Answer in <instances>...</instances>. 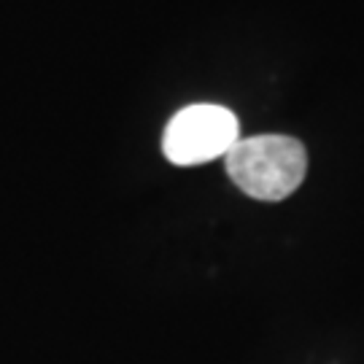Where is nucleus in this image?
Returning a JSON list of instances; mask_svg holds the SVG:
<instances>
[{
  "instance_id": "obj_2",
  "label": "nucleus",
  "mask_w": 364,
  "mask_h": 364,
  "mask_svg": "<svg viewBox=\"0 0 364 364\" xmlns=\"http://www.w3.org/2000/svg\"><path fill=\"white\" fill-rule=\"evenodd\" d=\"M237 141V119L230 108L197 103L170 119L162 149L173 165H200L227 154Z\"/></svg>"
},
{
  "instance_id": "obj_1",
  "label": "nucleus",
  "mask_w": 364,
  "mask_h": 364,
  "mask_svg": "<svg viewBox=\"0 0 364 364\" xmlns=\"http://www.w3.org/2000/svg\"><path fill=\"white\" fill-rule=\"evenodd\" d=\"M227 173L240 192L257 200H284L297 189L308 154L297 138L289 135H257L246 138L227 151Z\"/></svg>"
}]
</instances>
